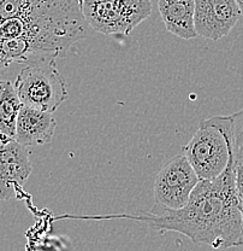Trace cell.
Masks as SVG:
<instances>
[{"mask_svg": "<svg viewBox=\"0 0 243 251\" xmlns=\"http://www.w3.org/2000/svg\"><path fill=\"white\" fill-rule=\"evenodd\" d=\"M22 108L15 86L7 80H0V138L15 139L16 122Z\"/></svg>", "mask_w": 243, "mask_h": 251, "instance_id": "cell-11", "label": "cell"}, {"mask_svg": "<svg viewBox=\"0 0 243 251\" xmlns=\"http://www.w3.org/2000/svg\"><path fill=\"white\" fill-rule=\"evenodd\" d=\"M76 4L77 0H0V22L47 14Z\"/></svg>", "mask_w": 243, "mask_h": 251, "instance_id": "cell-10", "label": "cell"}, {"mask_svg": "<svg viewBox=\"0 0 243 251\" xmlns=\"http://www.w3.org/2000/svg\"><path fill=\"white\" fill-rule=\"evenodd\" d=\"M241 15L235 0H195V30L202 38L219 40L234 29Z\"/></svg>", "mask_w": 243, "mask_h": 251, "instance_id": "cell-7", "label": "cell"}, {"mask_svg": "<svg viewBox=\"0 0 243 251\" xmlns=\"http://www.w3.org/2000/svg\"><path fill=\"white\" fill-rule=\"evenodd\" d=\"M235 1L237 2V5H239L240 10H241V14L243 15V0H235Z\"/></svg>", "mask_w": 243, "mask_h": 251, "instance_id": "cell-15", "label": "cell"}, {"mask_svg": "<svg viewBox=\"0 0 243 251\" xmlns=\"http://www.w3.org/2000/svg\"><path fill=\"white\" fill-rule=\"evenodd\" d=\"M127 219L142 222L159 232H178L192 242L214 250L243 248L242 215L236 192V167L230 161L223 174L212 180H200L184 206L170 210L154 204L151 211L138 214L77 216L71 214L54 220Z\"/></svg>", "mask_w": 243, "mask_h": 251, "instance_id": "cell-1", "label": "cell"}, {"mask_svg": "<svg viewBox=\"0 0 243 251\" xmlns=\"http://www.w3.org/2000/svg\"><path fill=\"white\" fill-rule=\"evenodd\" d=\"M182 152L200 180H212L223 174L232 159L230 116H213L201 121Z\"/></svg>", "mask_w": 243, "mask_h": 251, "instance_id": "cell-2", "label": "cell"}, {"mask_svg": "<svg viewBox=\"0 0 243 251\" xmlns=\"http://www.w3.org/2000/svg\"><path fill=\"white\" fill-rule=\"evenodd\" d=\"M231 153L235 167L243 166V109L230 115Z\"/></svg>", "mask_w": 243, "mask_h": 251, "instance_id": "cell-12", "label": "cell"}, {"mask_svg": "<svg viewBox=\"0 0 243 251\" xmlns=\"http://www.w3.org/2000/svg\"><path fill=\"white\" fill-rule=\"evenodd\" d=\"M200 182L192 164L181 152L161 167L154 181L155 204L170 210L181 209L189 201L190 195Z\"/></svg>", "mask_w": 243, "mask_h": 251, "instance_id": "cell-5", "label": "cell"}, {"mask_svg": "<svg viewBox=\"0 0 243 251\" xmlns=\"http://www.w3.org/2000/svg\"><path fill=\"white\" fill-rule=\"evenodd\" d=\"M216 251H224V250H216Z\"/></svg>", "mask_w": 243, "mask_h": 251, "instance_id": "cell-17", "label": "cell"}, {"mask_svg": "<svg viewBox=\"0 0 243 251\" xmlns=\"http://www.w3.org/2000/svg\"><path fill=\"white\" fill-rule=\"evenodd\" d=\"M78 1V4H80V6L82 7V5H83V2H85V0H77Z\"/></svg>", "mask_w": 243, "mask_h": 251, "instance_id": "cell-16", "label": "cell"}, {"mask_svg": "<svg viewBox=\"0 0 243 251\" xmlns=\"http://www.w3.org/2000/svg\"><path fill=\"white\" fill-rule=\"evenodd\" d=\"M158 9L167 31L183 40L197 38L195 0H158Z\"/></svg>", "mask_w": 243, "mask_h": 251, "instance_id": "cell-9", "label": "cell"}, {"mask_svg": "<svg viewBox=\"0 0 243 251\" xmlns=\"http://www.w3.org/2000/svg\"><path fill=\"white\" fill-rule=\"evenodd\" d=\"M33 167L27 146L15 139L0 138V201L17 197Z\"/></svg>", "mask_w": 243, "mask_h": 251, "instance_id": "cell-6", "label": "cell"}, {"mask_svg": "<svg viewBox=\"0 0 243 251\" xmlns=\"http://www.w3.org/2000/svg\"><path fill=\"white\" fill-rule=\"evenodd\" d=\"M10 65H11V62L7 59V57L5 56L4 52L0 50V75H2L4 73H6Z\"/></svg>", "mask_w": 243, "mask_h": 251, "instance_id": "cell-14", "label": "cell"}, {"mask_svg": "<svg viewBox=\"0 0 243 251\" xmlns=\"http://www.w3.org/2000/svg\"><path fill=\"white\" fill-rule=\"evenodd\" d=\"M57 121L51 112L22 105L16 122L15 140L24 146H41L51 143Z\"/></svg>", "mask_w": 243, "mask_h": 251, "instance_id": "cell-8", "label": "cell"}, {"mask_svg": "<svg viewBox=\"0 0 243 251\" xmlns=\"http://www.w3.org/2000/svg\"><path fill=\"white\" fill-rule=\"evenodd\" d=\"M82 14L93 30L105 35H129L152 15L151 0H85Z\"/></svg>", "mask_w": 243, "mask_h": 251, "instance_id": "cell-4", "label": "cell"}, {"mask_svg": "<svg viewBox=\"0 0 243 251\" xmlns=\"http://www.w3.org/2000/svg\"><path fill=\"white\" fill-rule=\"evenodd\" d=\"M22 105L53 114L67 99L65 82L56 59H41L25 64L15 81Z\"/></svg>", "mask_w": 243, "mask_h": 251, "instance_id": "cell-3", "label": "cell"}, {"mask_svg": "<svg viewBox=\"0 0 243 251\" xmlns=\"http://www.w3.org/2000/svg\"><path fill=\"white\" fill-rule=\"evenodd\" d=\"M236 192L242 215V238H243V166L236 167Z\"/></svg>", "mask_w": 243, "mask_h": 251, "instance_id": "cell-13", "label": "cell"}]
</instances>
